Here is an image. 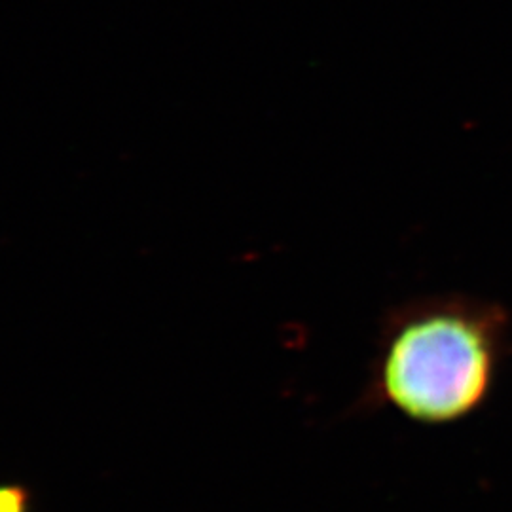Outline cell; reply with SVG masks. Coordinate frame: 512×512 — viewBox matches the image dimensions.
Returning <instances> with one entry per match:
<instances>
[{
  "mask_svg": "<svg viewBox=\"0 0 512 512\" xmlns=\"http://www.w3.org/2000/svg\"><path fill=\"white\" fill-rule=\"evenodd\" d=\"M507 338L501 306L461 294L412 300L385 321L366 399L420 423L463 420L490 397Z\"/></svg>",
  "mask_w": 512,
  "mask_h": 512,
  "instance_id": "1",
  "label": "cell"
},
{
  "mask_svg": "<svg viewBox=\"0 0 512 512\" xmlns=\"http://www.w3.org/2000/svg\"><path fill=\"white\" fill-rule=\"evenodd\" d=\"M0 512H31V494L19 484L0 486Z\"/></svg>",
  "mask_w": 512,
  "mask_h": 512,
  "instance_id": "2",
  "label": "cell"
}]
</instances>
